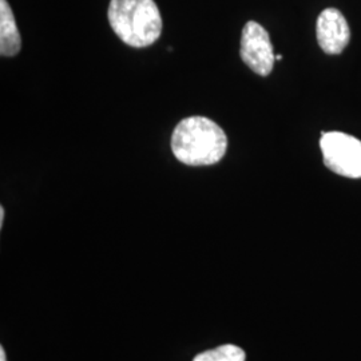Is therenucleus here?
I'll list each match as a JSON object with an SVG mask.
<instances>
[{
  "mask_svg": "<svg viewBox=\"0 0 361 361\" xmlns=\"http://www.w3.org/2000/svg\"><path fill=\"white\" fill-rule=\"evenodd\" d=\"M107 16L116 37L134 49L154 44L162 34V18L154 0H111Z\"/></svg>",
  "mask_w": 361,
  "mask_h": 361,
  "instance_id": "obj_2",
  "label": "nucleus"
},
{
  "mask_svg": "<svg viewBox=\"0 0 361 361\" xmlns=\"http://www.w3.org/2000/svg\"><path fill=\"white\" fill-rule=\"evenodd\" d=\"M245 350L233 344H224L219 348L205 350L194 357L193 361H245Z\"/></svg>",
  "mask_w": 361,
  "mask_h": 361,
  "instance_id": "obj_7",
  "label": "nucleus"
},
{
  "mask_svg": "<svg viewBox=\"0 0 361 361\" xmlns=\"http://www.w3.org/2000/svg\"><path fill=\"white\" fill-rule=\"evenodd\" d=\"M0 361H7V357H6V350L3 347H0Z\"/></svg>",
  "mask_w": 361,
  "mask_h": 361,
  "instance_id": "obj_9",
  "label": "nucleus"
},
{
  "mask_svg": "<svg viewBox=\"0 0 361 361\" xmlns=\"http://www.w3.org/2000/svg\"><path fill=\"white\" fill-rule=\"evenodd\" d=\"M22 49V39L7 0H0V55L15 56Z\"/></svg>",
  "mask_w": 361,
  "mask_h": 361,
  "instance_id": "obj_6",
  "label": "nucleus"
},
{
  "mask_svg": "<svg viewBox=\"0 0 361 361\" xmlns=\"http://www.w3.org/2000/svg\"><path fill=\"white\" fill-rule=\"evenodd\" d=\"M316 34L320 47L329 55L341 54L350 40L348 22L336 8H326L320 13L316 25Z\"/></svg>",
  "mask_w": 361,
  "mask_h": 361,
  "instance_id": "obj_5",
  "label": "nucleus"
},
{
  "mask_svg": "<svg viewBox=\"0 0 361 361\" xmlns=\"http://www.w3.org/2000/svg\"><path fill=\"white\" fill-rule=\"evenodd\" d=\"M171 150L188 166H210L219 164L226 154L228 137L207 116H189L173 131Z\"/></svg>",
  "mask_w": 361,
  "mask_h": 361,
  "instance_id": "obj_1",
  "label": "nucleus"
},
{
  "mask_svg": "<svg viewBox=\"0 0 361 361\" xmlns=\"http://www.w3.org/2000/svg\"><path fill=\"white\" fill-rule=\"evenodd\" d=\"M324 165L347 178H361V141L341 131L322 133Z\"/></svg>",
  "mask_w": 361,
  "mask_h": 361,
  "instance_id": "obj_3",
  "label": "nucleus"
},
{
  "mask_svg": "<svg viewBox=\"0 0 361 361\" xmlns=\"http://www.w3.org/2000/svg\"><path fill=\"white\" fill-rule=\"evenodd\" d=\"M241 59L252 71L268 77L274 66V51L269 32L257 22H247L241 34Z\"/></svg>",
  "mask_w": 361,
  "mask_h": 361,
  "instance_id": "obj_4",
  "label": "nucleus"
},
{
  "mask_svg": "<svg viewBox=\"0 0 361 361\" xmlns=\"http://www.w3.org/2000/svg\"><path fill=\"white\" fill-rule=\"evenodd\" d=\"M4 213H6L4 207H0V228L3 226V222H4Z\"/></svg>",
  "mask_w": 361,
  "mask_h": 361,
  "instance_id": "obj_8",
  "label": "nucleus"
},
{
  "mask_svg": "<svg viewBox=\"0 0 361 361\" xmlns=\"http://www.w3.org/2000/svg\"><path fill=\"white\" fill-rule=\"evenodd\" d=\"M281 59H283V55H280V54L276 55V61H281Z\"/></svg>",
  "mask_w": 361,
  "mask_h": 361,
  "instance_id": "obj_10",
  "label": "nucleus"
}]
</instances>
